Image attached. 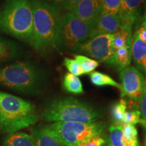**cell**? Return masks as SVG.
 I'll use <instances>...</instances> for the list:
<instances>
[{"label": "cell", "instance_id": "obj_1", "mask_svg": "<svg viewBox=\"0 0 146 146\" xmlns=\"http://www.w3.org/2000/svg\"><path fill=\"white\" fill-rule=\"evenodd\" d=\"M33 11V33L30 44L44 54L55 48L61 15L59 11L42 0L31 1Z\"/></svg>", "mask_w": 146, "mask_h": 146}, {"label": "cell", "instance_id": "obj_2", "mask_svg": "<svg viewBox=\"0 0 146 146\" xmlns=\"http://www.w3.org/2000/svg\"><path fill=\"white\" fill-rule=\"evenodd\" d=\"M35 106L30 102L0 91V133L10 134L38 121Z\"/></svg>", "mask_w": 146, "mask_h": 146}, {"label": "cell", "instance_id": "obj_3", "mask_svg": "<svg viewBox=\"0 0 146 146\" xmlns=\"http://www.w3.org/2000/svg\"><path fill=\"white\" fill-rule=\"evenodd\" d=\"M41 116L48 123H92L99 122L103 114L87 102L70 97L56 99L50 102L42 111Z\"/></svg>", "mask_w": 146, "mask_h": 146}, {"label": "cell", "instance_id": "obj_4", "mask_svg": "<svg viewBox=\"0 0 146 146\" xmlns=\"http://www.w3.org/2000/svg\"><path fill=\"white\" fill-rule=\"evenodd\" d=\"M0 32L30 43L33 33L30 0H4L0 8Z\"/></svg>", "mask_w": 146, "mask_h": 146}, {"label": "cell", "instance_id": "obj_5", "mask_svg": "<svg viewBox=\"0 0 146 146\" xmlns=\"http://www.w3.org/2000/svg\"><path fill=\"white\" fill-rule=\"evenodd\" d=\"M44 70L29 62H17L0 68V86L26 94H37L45 81Z\"/></svg>", "mask_w": 146, "mask_h": 146}, {"label": "cell", "instance_id": "obj_6", "mask_svg": "<svg viewBox=\"0 0 146 146\" xmlns=\"http://www.w3.org/2000/svg\"><path fill=\"white\" fill-rule=\"evenodd\" d=\"M91 26L71 12L61 16L55 48L75 52L80 45L90 39Z\"/></svg>", "mask_w": 146, "mask_h": 146}, {"label": "cell", "instance_id": "obj_7", "mask_svg": "<svg viewBox=\"0 0 146 146\" xmlns=\"http://www.w3.org/2000/svg\"><path fill=\"white\" fill-rule=\"evenodd\" d=\"M64 146H75L80 141L96 135H102L106 125L97 122L81 123L56 122L46 126Z\"/></svg>", "mask_w": 146, "mask_h": 146}, {"label": "cell", "instance_id": "obj_8", "mask_svg": "<svg viewBox=\"0 0 146 146\" xmlns=\"http://www.w3.org/2000/svg\"><path fill=\"white\" fill-rule=\"evenodd\" d=\"M113 35H100L83 43L74 52L85 54L110 66H114Z\"/></svg>", "mask_w": 146, "mask_h": 146}, {"label": "cell", "instance_id": "obj_9", "mask_svg": "<svg viewBox=\"0 0 146 146\" xmlns=\"http://www.w3.org/2000/svg\"><path fill=\"white\" fill-rule=\"evenodd\" d=\"M120 78L122 82L121 96H127L133 101H137L145 89L144 77L141 72L133 66L127 67L120 71Z\"/></svg>", "mask_w": 146, "mask_h": 146}, {"label": "cell", "instance_id": "obj_10", "mask_svg": "<svg viewBox=\"0 0 146 146\" xmlns=\"http://www.w3.org/2000/svg\"><path fill=\"white\" fill-rule=\"evenodd\" d=\"M120 26L121 22L118 15L100 14L91 26L90 39L100 35H113L120 29Z\"/></svg>", "mask_w": 146, "mask_h": 146}, {"label": "cell", "instance_id": "obj_11", "mask_svg": "<svg viewBox=\"0 0 146 146\" xmlns=\"http://www.w3.org/2000/svg\"><path fill=\"white\" fill-rule=\"evenodd\" d=\"M145 0H121L118 17L121 24L134 25L142 19V6Z\"/></svg>", "mask_w": 146, "mask_h": 146}, {"label": "cell", "instance_id": "obj_12", "mask_svg": "<svg viewBox=\"0 0 146 146\" xmlns=\"http://www.w3.org/2000/svg\"><path fill=\"white\" fill-rule=\"evenodd\" d=\"M71 12L92 26L100 14V0H81L72 8Z\"/></svg>", "mask_w": 146, "mask_h": 146}, {"label": "cell", "instance_id": "obj_13", "mask_svg": "<svg viewBox=\"0 0 146 146\" xmlns=\"http://www.w3.org/2000/svg\"><path fill=\"white\" fill-rule=\"evenodd\" d=\"M131 57L137 66L146 72V42L139 37L135 31L131 45Z\"/></svg>", "mask_w": 146, "mask_h": 146}, {"label": "cell", "instance_id": "obj_14", "mask_svg": "<svg viewBox=\"0 0 146 146\" xmlns=\"http://www.w3.org/2000/svg\"><path fill=\"white\" fill-rule=\"evenodd\" d=\"M22 54V49L18 44L0 36V64L12 61Z\"/></svg>", "mask_w": 146, "mask_h": 146}, {"label": "cell", "instance_id": "obj_15", "mask_svg": "<svg viewBox=\"0 0 146 146\" xmlns=\"http://www.w3.org/2000/svg\"><path fill=\"white\" fill-rule=\"evenodd\" d=\"M31 135L36 146H64L46 126L34 128Z\"/></svg>", "mask_w": 146, "mask_h": 146}, {"label": "cell", "instance_id": "obj_16", "mask_svg": "<svg viewBox=\"0 0 146 146\" xmlns=\"http://www.w3.org/2000/svg\"><path fill=\"white\" fill-rule=\"evenodd\" d=\"M133 25L130 24H121L120 29L113 34V48L114 50L123 47H130L132 42Z\"/></svg>", "mask_w": 146, "mask_h": 146}, {"label": "cell", "instance_id": "obj_17", "mask_svg": "<svg viewBox=\"0 0 146 146\" xmlns=\"http://www.w3.org/2000/svg\"><path fill=\"white\" fill-rule=\"evenodd\" d=\"M109 131V141L112 146H139V141L127 139L124 136L121 125H112L110 127Z\"/></svg>", "mask_w": 146, "mask_h": 146}, {"label": "cell", "instance_id": "obj_18", "mask_svg": "<svg viewBox=\"0 0 146 146\" xmlns=\"http://www.w3.org/2000/svg\"><path fill=\"white\" fill-rule=\"evenodd\" d=\"M3 144V146H36L32 135L23 132L8 134Z\"/></svg>", "mask_w": 146, "mask_h": 146}, {"label": "cell", "instance_id": "obj_19", "mask_svg": "<svg viewBox=\"0 0 146 146\" xmlns=\"http://www.w3.org/2000/svg\"><path fill=\"white\" fill-rule=\"evenodd\" d=\"M131 52L130 47H123L114 52V66L119 70L127 68L130 65Z\"/></svg>", "mask_w": 146, "mask_h": 146}, {"label": "cell", "instance_id": "obj_20", "mask_svg": "<svg viewBox=\"0 0 146 146\" xmlns=\"http://www.w3.org/2000/svg\"><path fill=\"white\" fill-rule=\"evenodd\" d=\"M63 88L69 93L74 94H81L83 93V85L77 76L70 72L66 73L64 77Z\"/></svg>", "mask_w": 146, "mask_h": 146}, {"label": "cell", "instance_id": "obj_21", "mask_svg": "<svg viewBox=\"0 0 146 146\" xmlns=\"http://www.w3.org/2000/svg\"><path fill=\"white\" fill-rule=\"evenodd\" d=\"M89 77H90L91 83L96 86L102 87L108 85V86L116 87V88L119 89L120 91H121L122 89L121 85L120 83L115 81L110 76L104 74L102 72H97V71L91 72V73H89Z\"/></svg>", "mask_w": 146, "mask_h": 146}, {"label": "cell", "instance_id": "obj_22", "mask_svg": "<svg viewBox=\"0 0 146 146\" xmlns=\"http://www.w3.org/2000/svg\"><path fill=\"white\" fill-rule=\"evenodd\" d=\"M127 102L124 100H120L114 104L110 110V114L114 124H123L124 114L127 111Z\"/></svg>", "mask_w": 146, "mask_h": 146}, {"label": "cell", "instance_id": "obj_23", "mask_svg": "<svg viewBox=\"0 0 146 146\" xmlns=\"http://www.w3.org/2000/svg\"><path fill=\"white\" fill-rule=\"evenodd\" d=\"M121 0H100V14L118 15Z\"/></svg>", "mask_w": 146, "mask_h": 146}, {"label": "cell", "instance_id": "obj_24", "mask_svg": "<svg viewBox=\"0 0 146 146\" xmlns=\"http://www.w3.org/2000/svg\"><path fill=\"white\" fill-rule=\"evenodd\" d=\"M74 58L81 66L84 74H89L99 66V62L98 61L91 59L83 55H74Z\"/></svg>", "mask_w": 146, "mask_h": 146}, {"label": "cell", "instance_id": "obj_25", "mask_svg": "<svg viewBox=\"0 0 146 146\" xmlns=\"http://www.w3.org/2000/svg\"><path fill=\"white\" fill-rule=\"evenodd\" d=\"M137 102V108L141 114L139 123L146 129V89H144L143 94Z\"/></svg>", "mask_w": 146, "mask_h": 146}, {"label": "cell", "instance_id": "obj_26", "mask_svg": "<svg viewBox=\"0 0 146 146\" xmlns=\"http://www.w3.org/2000/svg\"><path fill=\"white\" fill-rule=\"evenodd\" d=\"M102 135H96L80 141L75 146H103L106 139L102 136Z\"/></svg>", "mask_w": 146, "mask_h": 146}, {"label": "cell", "instance_id": "obj_27", "mask_svg": "<svg viewBox=\"0 0 146 146\" xmlns=\"http://www.w3.org/2000/svg\"><path fill=\"white\" fill-rule=\"evenodd\" d=\"M63 64L71 74L77 76L84 74L83 69L76 60H72L66 58L64 60Z\"/></svg>", "mask_w": 146, "mask_h": 146}, {"label": "cell", "instance_id": "obj_28", "mask_svg": "<svg viewBox=\"0 0 146 146\" xmlns=\"http://www.w3.org/2000/svg\"><path fill=\"white\" fill-rule=\"evenodd\" d=\"M140 116L141 114L138 109L126 111L124 114L123 124H129L132 125H137V123H139Z\"/></svg>", "mask_w": 146, "mask_h": 146}, {"label": "cell", "instance_id": "obj_29", "mask_svg": "<svg viewBox=\"0 0 146 146\" xmlns=\"http://www.w3.org/2000/svg\"><path fill=\"white\" fill-rule=\"evenodd\" d=\"M124 136L127 139L132 141H138L137 130L134 125L129 124H122Z\"/></svg>", "mask_w": 146, "mask_h": 146}, {"label": "cell", "instance_id": "obj_30", "mask_svg": "<svg viewBox=\"0 0 146 146\" xmlns=\"http://www.w3.org/2000/svg\"><path fill=\"white\" fill-rule=\"evenodd\" d=\"M42 1L50 5L51 6H52L53 8L56 9L60 12L63 10L64 5L66 0H42Z\"/></svg>", "mask_w": 146, "mask_h": 146}, {"label": "cell", "instance_id": "obj_31", "mask_svg": "<svg viewBox=\"0 0 146 146\" xmlns=\"http://www.w3.org/2000/svg\"><path fill=\"white\" fill-rule=\"evenodd\" d=\"M81 1V0H66L64 3V5L63 10L71 12L72 8H74L76 4H78Z\"/></svg>", "mask_w": 146, "mask_h": 146}, {"label": "cell", "instance_id": "obj_32", "mask_svg": "<svg viewBox=\"0 0 146 146\" xmlns=\"http://www.w3.org/2000/svg\"><path fill=\"white\" fill-rule=\"evenodd\" d=\"M139 37L141 39L142 41L146 42V27L141 26L137 31H136Z\"/></svg>", "mask_w": 146, "mask_h": 146}, {"label": "cell", "instance_id": "obj_33", "mask_svg": "<svg viewBox=\"0 0 146 146\" xmlns=\"http://www.w3.org/2000/svg\"><path fill=\"white\" fill-rule=\"evenodd\" d=\"M103 146H112V145H111V143H110V142L109 139H107L106 141L105 144Z\"/></svg>", "mask_w": 146, "mask_h": 146}, {"label": "cell", "instance_id": "obj_34", "mask_svg": "<svg viewBox=\"0 0 146 146\" xmlns=\"http://www.w3.org/2000/svg\"><path fill=\"white\" fill-rule=\"evenodd\" d=\"M146 19V6H145V12H144V14L143 16V17H142V21H143V20Z\"/></svg>", "mask_w": 146, "mask_h": 146}, {"label": "cell", "instance_id": "obj_35", "mask_svg": "<svg viewBox=\"0 0 146 146\" xmlns=\"http://www.w3.org/2000/svg\"><path fill=\"white\" fill-rule=\"evenodd\" d=\"M142 26L146 27V19L143 20V22H142Z\"/></svg>", "mask_w": 146, "mask_h": 146}, {"label": "cell", "instance_id": "obj_36", "mask_svg": "<svg viewBox=\"0 0 146 146\" xmlns=\"http://www.w3.org/2000/svg\"><path fill=\"white\" fill-rule=\"evenodd\" d=\"M144 84H145V89H146V72H145V78H144Z\"/></svg>", "mask_w": 146, "mask_h": 146}, {"label": "cell", "instance_id": "obj_37", "mask_svg": "<svg viewBox=\"0 0 146 146\" xmlns=\"http://www.w3.org/2000/svg\"><path fill=\"white\" fill-rule=\"evenodd\" d=\"M144 143H145V146H146V135H145V142H144Z\"/></svg>", "mask_w": 146, "mask_h": 146}, {"label": "cell", "instance_id": "obj_38", "mask_svg": "<svg viewBox=\"0 0 146 146\" xmlns=\"http://www.w3.org/2000/svg\"><path fill=\"white\" fill-rule=\"evenodd\" d=\"M145 1H146V0H145Z\"/></svg>", "mask_w": 146, "mask_h": 146}]
</instances>
